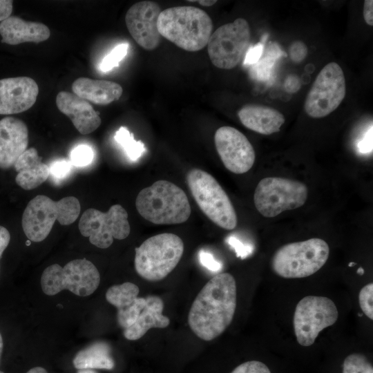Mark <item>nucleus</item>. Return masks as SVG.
<instances>
[{"instance_id": "37998d69", "label": "nucleus", "mask_w": 373, "mask_h": 373, "mask_svg": "<svg viewBox=\"0 0 373 373\" xmlns=\"http://www.w3.org/2000/svg\"><path fill=\"white\" fill-rule=\"evenodd\" d=\"M0 373H3L0 371ZM26 373H48L47 371L41 367H35L29 370Z\"/></svg>"}, {"instance_id": "aec40b11", "label": "nucleus", "mask_w": 373, "mask_h": 373, "mask_svg": "<svg viewBox=\"0 0 373 373\" xmlns=\"http://www.w3.org/2000/svg\"><path fill=\"white\" fill-rule=\"evenodd\" d=\"M1 42L17 45L25 42L39 43L47 40L50 29L44 23L25 21L17 16H10L0 23Z\"/></svg>"}, {"instance_id": "1a4fd4ad", "label": "nucleus", "mask_w": 373, "mask_h": 373, "mask_svg": "<svg viewBox=\"0 0 373 373\" xmlns=\"http://www.w3.org/2000/svg\"><path fill=\"white\" fill-rule=\"evenodd\" d=\"M308 197L307 186L288 178L267 177L258 182L254 195V205L264 217L274 218L282 212L302 207Z\"/></svg>"}, {"instance_id": "58836bf2", "label": "nucleus", "mask_w": 373, "mask_h": 373, "mask_svg": "<svg viewBox=\"0 0 373 373\" xmlns=\"http://www.w3.org/2000/svg\"><path fill=\"white\" fill-rule=\"evenodd\" d=\"M300 80L297 75L291 74L286 77L285 88L287 92L290 93H296L300 89Z\"/></svg>"}, {"instance_id": "4c0bfd02", "label": "nucleus", "mask_w": 373, "mask_h": 373, "mask_svg": "<svg viewBox=\"0 0 373 373\" xmlns=\"http://www.w3.org/2000/svg\"><path fill=\"white\" fill-rule=\"evenodd\" d=\"M358 149L361 153L372 152V125L369 128L363 137L358 143Z\"/></svg>"}, {"instance_id": "a211bd4d", "label": "nucleus", "mask_w": 373, "mask_h": 373, "mask_svg": "<svg viewBox=\"0 0 373 373\" xmlns=\"http://www.w3.org/2000/svg\"><path fill=\"white\" fill-rule=\"evenodd\" d=\"M137 285L131 282L109 287L106 293V300L117 309L118 324L123 329L132 325L146 305V298L138 297Z\"/></svg>"}, {"instance_id": "cd10ccee", "label": "nucleus", "mask_w": 373, "mask_h": 373, "mask_svg": "<svg viewBox=\"0 0 373 373\" xmlns=\"http://www.w3.org/2000/svg\"><path fill=\"white\" fill-rule=\"evenodd\" d=\"M342 373H373V366L364 354L352 353L344 359Z\"/></svg>"}, {"instance_id": "7ed1b4c3", "label": "nucleus", "mask_w": 373, "mask_h": 373, "mask_svg": "<svg viewBox=\"0 0 373 373\" xmlns=\"http://www.w3.org/2000/svg\"><path fill=\"white\" fill-rule=\"evenodd\" d=\"M135 206L142 217L155 224L183 223L191 213L184 191L167 180H157L141 190Z\"/></svg>"}, {"instance_id": "f03ea898", "label": "nucleus", "mask_w": 373, "mask_h": 373, "mask_svg": "<svg viewBox=\"0 0 373 373\" xmlns=\"http://www.w3.org/2000/svg\"><path fill=\"white\" fill-rule=\"evenodd\" d=\"M157 29L164 37L178 47L196 52L208 44L213 30V22L202 9L193 6H178L162 10L158 17Z\"/></svg>"}, {"instance_id": "ddd939ff", "label": "nucleus", "mask_w": 373, "mask_h": 373, "mask_svg": "<svg viewBox=\"0 0 373 373\" xmlns=\"http://www.w3.org/2000/svg\"><path fill=\"white\" fill-rule=\"evenodd\" d=\"M345 93L343 69L337 63L330 62L322 68L309 90L305 111L313 118L324 117L339 106Z\"/></svg>"}, {"instance_id": "b1692460", "label": "nucleus", "mask_w": 373, "mask_h": 373, "mask_svg": "<svg viewBox=\"0 0 373 373\" xmlns=\"http://www.w3.org/2000/svg\"><path fill=\"white\" fill-rule=\"evenodd\" d=\"M76 95L95 104L107 105L118 100L123 93L117 83L102 79L79 77L72 84Z\"/></svg>"}, {"instance_id": "dca6fc26", "label": "nucleus", "mask_w": 373, "mask_h": 373, "mask_svg": "<svg viewBox=\"0 0 373 373\" xmlns=\"http://www.w3.org/2000/svg\"><path fill=\"white\" fill-rule=\"evenodd\" d=\"M39 87L28 77H17L0 79V115L24 112L37 100Z\"/></svg>"}, {"instance_id": "39448f33", "label": "nucleus", "mask_w": 373, "mask_h": 373, "mask_svg": "<svg viewBox=\"0 0 373 373\" xmlns=\"http://www.w3.org/2000/svg\"><path fill=\"white\" fill-rule=\"evenodd\" d=\"M183 252L184 243L178 236L163 233L151 236L135 248V271L148 281L161 280L175 268Z\"/></svg>"}, {"instance_id": "9d476101", "label": "nucleus", "mask_w": 373, "mask_h": 373, "mask_svg": "<svg viewBox=\"0 0 373 373\" xmlns=\"http://www.w3.org/2000/svg\"><path fill=\"white\" fill-rule=\"evenodd\" d=\"M250 27L246 19L238 18L220 26L207 44L212 64L221 69H232L244 58L250 41Z\"/></svg>"}, {"instance_id": "5701e85b", "label": "nucleus", "mask_w": 373, "mask_h": 373, "mask_svg": "<svg viewBox=\"0 0 373 373\" xmlns=\"http://www.w3.org/2000/svg\"><path fill=\"white\" fill-rule=\"evenodd\" d=\"M17 172V184L25 190H32L44 182L50 175L49 166L41 162L35 148L23 152L14 164Z\"/></svg>"}, {"instance_id": "6ab92c4d", "label": "nucleus", "mask_w": 373, "mask_h": 373, "mask_svg": "<svg viewBox=\"0 0 373 373\" xmlns=\"http://www.w3.org/2000/svg\"><path fill=\"white\" fill-rule=\"evenodd\" d=\"M58 109L72 121L74 126L82 135L95 131L102 119L91 104L74 93L59 92L56 97Z\"/></svg>"}, {"instance_id": "0eeeda50", "label": "nucleus", "mask_w": 373, "mask_h": 373, "mask_svg": "<svg viewBox=\"0 0 373 373\" xmlns=\"http://www.w3.org/2000/svg\"><path fill=\"white\" fill-rule=\"evenodd\" d=\"M186 182L197 204L209 219L222 229L236 228L238 218L231 201L211 174L193 169L188 172Z\"/></svg>"}, {"instance_id": "72a5a7b5", "label": "nucleus", "mask_w": 373, "mask_h": 373, "mask_svg": "<svg viewBox=\"0 0 373 373\" xmlns=\"http://www.w3.org/2000/svg\"><path fill=\"white\" fill-rule=\"evenodd\" d=\"M264 50V41L249 47L244 57L245 65H254L260 59Z\"/></svg>"}, {"instance_id": "49530a36", "label": "nucleus", "mask_w": 373, "mask_h": 373, "mask_svg": "<svg viewBox=\"0 0 373 373\" xmlns=\"http://www.w3.org/2000/svg\"><path fill=\"white\" fill-rule=\"evenodd\" d=\"M3 339H2L1 334H0V361H1V354L3 352Z\"/></svg>"}, {"instance_id": "de8ad7c7", "label": "nucleus", "mask_w": 373, "mask_h": 373, "mask_svg": "<svg viewBox=\"0 0 373 373\" xmlns=\"http://www.w3.org/2000/svg\"><path fill=\"white\" fill-rule=\"evenodd\" d=\"M356 273L359 275H363L364 274V269H363V267H359L358 269H357V271Z\"/></svg>"}, {"instance_id": "4be33fe9", "label": "nucleus", "mask_w": 373, "mask_h": 373, "mask_svg": "<svg viewBox=\"0 0 373 373\" xmlns=\"http://www.w3.org/2000/svg\"><path fill=\"white\" fill-rule=\"evenodd\" d=\"M146 305L142 310L135 322L124 329V336L129 341L142 338L151 328H165L169 323L168 317L162 314L164 302L157 296H148Z\"/></svg>"}, {"instance_id": "393cba45", "label": "nucleus", "mask_w": 373, "mask_h": 373, "mask_svg": "<svg viewBox=\"0 0 373 373\" xmlns=\"http://www.w3.org/2000/svg\"><path fill=\"white\" fill-rule=\"evenodd\" d=\"M73 365L77 370H112L115 363L109 345L104 342H96L79 351L73 359Z\"/></svg>"}, {"instance_id": "bb28decb", "label": "nucleus", "mask_w": 373, "mask_h": 373, "mask_svg": "<svg viewBox=\"0 0 373 373\" xmlns=\"http://www.w3.org/2000/svg\"><path fill=\"white\" fill-rule=\"evenodd\" d=\"M283 52L277 45L269 46L266 56L260 58L257 63L252 65L251 74L254 78L261 81L268 79L275 60L280 57Z\"/></svg>"}, {"instance_id": "473e14b6", "label": "nucleus", "mask_w": 373, "mask_h": 373, "mask_svg": "<svg viewBox=\"0 0 373 373\" xmlns=\"http://www.w3.org/2000/svg\"><path fill=\"white\" fill-rule=\"evenodd\" d=\"M289 52L291 59L296 63H299L306 57L308 48L302 41H295L290 45Z\"/></svg>"}, {"instance_id": "f8f14e48", "label": "nucleus", "mask_w": 373, "mask_h": 373, "mask_svg": "<svg viewBox=\"0 0 373 373\" xmlns=\"http://www.w3.org/2000/svg\"><path fill=\"white\" fill-rule=\"evenodd\" d=\"M79 229L90 242L101 249L109 247L113 239L123 240L130 233L128 213L120 204H114L106 212L90 208L82 215Z\"/></svg>"}, {"instance_id": "6e6552de", "label": "nucleus", "mask_w": 373, "mask_h": 373, "mask_svg": "<svg viewBox=\"0 0 373 373\" xmlns=\"http://www.w3.org/2000/svg\"><path fill=\"white\" fill-rule=\"evenodd\" d=\"M100 275L95 265L84 259H75L64 267L53 264L44 269L41 276L44 293L53 296L68 289L79 296L92 294L98 287Z\"/></svg>"}, {"instance_id": "8fccbe9b", "label": "nucleus", "mask_w": 373, "mask_h": 373, "mask_svg": "<svg viewBox=\"0 0 373 373\" xmlns=\"http://www.w3.org/2000/svg\"><path fill=\"white\" fill-rule=\"evenodd\" d=\"M26 245H30V240H28L26 242Z\"/></svg>"}, {"instance_id": "c03bdc74", "label": "nucleus", "mask_w": 373, "mask_h": 373, "mask_svg": "<svg viewBox=\"0 0 373 373\" xmlns=\"http://www.w3.org/2000/svg\"><path fill=\"white\" fill-rule=\"evenodd\" d=\"M197 1L201 6H207V7L211 6L217 2V1H215V0H200Z\"/></svg>"}, {"instance_id": "423d86ee", "label": "nucleus", "mask_w": 373, "mask_h": 373, "mask_svg": "<svg viewBox=\"0 0 373 373\" xmlns=\"http://www.w3.org/2000/svg\"><path fill=\"white\" fill-rule=\"evenodd\" d=\"M329 255L326 241L313 238L280 247L272 256L271 266L282 278H305L317 272L326 263Z\"/></svg>"}, {"instance_id": "ea45409f", "label": "nucleus", "mask_w": 373, "mask_h": 373, "mask_svg": "<svg viewBox=\"0 0 373 373\" xmlns=\"http://www.w3.org/2000/svg\"><path fill=\"white\" fill-rule=\"evenodd\" d=\"M13 1L11 0H0V21L10 17L13 9Z\"/></svg>"}, {"instance_id": "a19ab883", "label": "nucleus", "mask_w": 373, "mask_h": 373, "mask_svg": "<svg viewBox=\"0 0 373 373\" xmlns=\"http://www.w3.org/2000/svg\"><path fill=\"white\" fill-rule=\"evenodd\" d=\"M363 17L365 22L369 25L373 26V1L365 0L363 4Z\"/></svg>"}, {"instance_id": "2f4dec72", "label": "nucleus", "mask_w": 373, "mask_h": 373, "mask_svg": "<svg viewBox=\"0 0 373 373\" xmlns=\"http://www.w3.org/2000/svg\"><path fill=\"white\" fill-rule=\"evenodd\" d=\"M231 373H271L269 367L264 363L252 360L238 365Z\"/></svg>"}, {"instance_id": "f3484780", "label": "nucleus", "mask_w": 373, "mask_h": 373, "mask_svg": "<svg viewBox=\"0 0 373 373\" xmlns=\"http://www.w3.org/2000/svg\"><path fill=\"white\" fill-rule=\"evenodd\" d=\"M28 145V129L22 120L12 117L0 120V169L13 166Z\"/></svg>"}, {"instance_id": "f704fd0d", "label": "nucleus", "mask_w": 373, "mask_h": 373, "mask_svg": "<svg viewBox=\"0 0 373 373\" xmlns=\"http://www.w3.org/2000/svg\"><path fill=\"white\" fill-rule=\"evenodd\" d=\"M71 169L70 162L59 160L53 162L49 167L50 174L56 179H62L69 173Z\"/></svg>"}, {"instance_id": "79ce46f5", "label": "nucleus", "mask_w": 373, "mask_h": 373, "mask_svg": "<svg viewBox=\"0 0 373 373\" xmlns=\"http://www.w3.org/2000/svg\"><path fill=\"white\" fill-rule=\"evenodd\" d=\"M10 240V235L8 230L0 225V258L3 252L8 247Z\"/></svg>"}, {"instance_id": "09e8293b", "label": "nucleus", "mask_w": 373, "mask_h": 373, "mask_svg": "<svg viewBox=\"0 0 373 373\" xmlns=\"http://www.w3.org/2000/svg\"><path fill=\"white\" fill-rule=\"evenodd\" d=\"M356 263H355V262H350V263L348 264V266H349V267H352V266L356 265Z\"/></svg>"}, {"instance_id": "2eb2a0df", "label": "nucleus", "mask_w": 373, "mask_h": 373, "mask_svg": "<svg viewBox=\"0 0 373 373\" xmlns=\"http://www.w3.org/2000/svg\"><path fill=\"white\" fill-rule=\"evenodd\" d=\"M161 12L157 3L142 1L133 4L126 14L125 22L129 33L145 50H154L160 44L162 36L157 29V21Z\"/></svg>"}, {"instance_id": "c85d7f7f", "label": "nucleus", "mask_w": 373, "mask_h": 373, "mask_svg": "<svg viewBox=\"0 0 373 373\" xmlns=\"http://www.w3.org/2000/svg\"><path fill=\"white\" fill-rule=\"evenodd\" d=\"M128 44L126 43L121 44L115 46L110 53H108L102 61L99 68L103 72H108L113 68L119 66L127 54Z\"/></svg>"}, {"instance_id": "4468645a", "label": "nucleus", "mask_w": 373, "mask_h": 373, "mask_svg": "<svg viewBox=\"0 0 373 373\" xmlns=\"http://www.w3.org/2000/svg\"><path fill=\"white\" fill-rule=\"evenodd\" d=\"M214 142L224 166L231 172L242 174L253 166L256 159L254 147L238 129L228 126L219 128Z\"/></svg>"}, {"instance_id": "7c9ffc66", "label": "nucleus", "mask_w": 373, "mask_h": 373, "mask_svg": "<svg viewBox=\"0 0 373 373\" xmlns=\"http://www.w3.org/2000/svg\"><path fill=\"white\" fill-rule=\"evenodd\" d=\"M373 283L365 285L358 294V301L361 310L370 319H373Z\"/></svg>"}, {"instance_id": "a18cd8bd", "label": "nucleus", "mask_w": 373, "mask_h": 373, "mask_svg": "<svg viewBox=\"0 0 373 373\" xmlns=\"http://www.w3.org/2000/svg\"><path fill=\"white\" fill-rule=\"evenodd\" d=\"M77 373H97L93 369H81L78 370Z\"/></svg>"}, {"instance_id": "e433bc0d", "label": "nucleus", "mask_w": 373, "mask_h": 373, "mask_svg": "<svg viewBox=\"0 0 373 373\" xmlns=\"http://www.w3.org/2000/svg\"><path fill=\"white\" fill-rule=\"evenodd\" d=\"M199 260L202 266L212 271H218L221 269L222 264L216 260L213 256L204 250L199 251Z\"/></svg>"}, {"instance_id": "a878e982", "label": "nucleus", "mask_w": 373, "mask_h": 373, "mask_svg": "<svg viewBox=\"0 0 373 373\" xmlns=\"http://www.w3.org/2000/svg\"><path fill=\"white\" fill-rule=\"evenodd\" d=\"M114 138L133 161L138 160L145 151L144 143L140 140L136 141L133 134L125 126H121L116 131Z\"/></svg>"}, {"instance_id": "c756f323", "label": "nucleus", "mask_w": 373, "mask_h": 373, "mask_svg": "<svg viewBox=\"0 0 373 373\" xmlns=\"http://www.w3.org/2000/svg\"><path fill=\"white\" fill-rule=\"evenodd\" d=\"M70 164L75 166H85L91 163L93 159V151L87 145H79L70 155Z\"/></svg>"}, {"instance_id": "c9c22d12", "label": "nucleus", "mask_w": 373, "mask_h": 373, "mask_svg": "<svg viewBox=\"0 0 373 373\" xmlns=\"http://www.w3.org/2000/svg\"><path fill=\"white\" fill-rule=\"evenodd\" d=\"M227 242L235 250L236 256L242 259L249 256L253 251L251 246L245 245L234 236L228 237Z\"/></svg>"}, {"instance_id": "412c9836", "label": "nucleus", "mask_w": 373, "mask_h": 373, "mask_svg": "<svg viewBox=\"0 0 373 373\" xmlns=\"http://www.w3.org/2000/svg\"><path fill=\"white\" fill-rule=\"evenodd\" d=\"M238 116L245 127L262 135L278 132L285 121L278 110L256 104H245L238 111Z\"/></svg>"}, {"instance_id": "f257e3e1", "label": "nucleus", "mask_w": 373, "mask_h": 373, "mask_svg": "<svg viewBox=\"0 0 373 373\" xmlns=\"http://www.w3.org/2000/svg\"><path fill=\"white\" fill-rule=\"evenodd\" d=\"M237 289L229 273L214 276L194 299L188 315L192 332L200 339L210 341L231 324L236 309Z\"/></svg>"}, {"instance_id": "20e7f679", "label": "nucleus", "mask_w": 373, "mask_h": 373, "mask_svg": "<svg viewBox=\"0 0 373 373\" xmlns=\"http://www.w3.org/2000/svg\"><path fill=\"white\" fill-rule=\"evenodd\" d=\"M80 211V202L74 196L54 201L46 195H38L28 202L23 211V232L30 241H43L56 220L61 225L70 224L77 219Z\"/></svg>"}, {"instance_id": "9b49d317", "label": "nucleus", "mask_w": 373, "mask_h": 373, "mask_svg": "<svg viewBox=\"0 0 373 373\" xmlns=\"http://www.w3.org/2000/svg\"><path fill=\"white\" fill-rule=\"evenodd\" d=\"M338 316L337 307L329 298L307 296L296 305L294 329L298 343L304 347L312 345L318 334L334 324Z\"/></svg>"}]
</instances>
